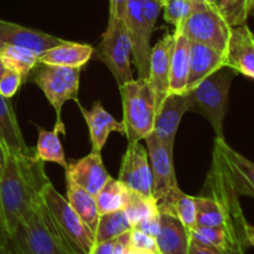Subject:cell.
<instances>
[{"instance_id": "cell-1", "label": "cell", "mask_w": 254, "mask_h": 254, "mask_svg": "<svg viewBox=\"0 0 254 254\" xmlns=\"http://www.w3.org/2000/svg\"><path fill=\"white\" fill-rule=\"evenodd\" d=\"M44 164L35 149L27 155L5 160L0 173V207L9 236L44 198L45 189L51 183Z\"/></svg>"}, {"instance_id": "cell-2", "label": "cell", "mask_w": 254, "mask_h": 254, "mask_svg": "<svg viewBox=\"0 0 254 254\" xmlns=\"http://www.w3.org/2000/svg\"><path fill=\"white\" fill-rule=\"evenodd\" d=\"M11 254H76L57 230L42 198L10 235Z\"/></svg>"}, {"instance_id": "cell-3", "label": "cell", "mask_w": 254, "mask_h": 254, "mask_svg": "<svg viewBox=\"0 0 254 254\" xmlns=\"http://www.w3.org/2000/svg\"><path fill=\"white\" fill-rule=\"evenodd\" d=\"M236 74L231 67L223 66L193 88L186 91L189 112L205 117L212 126L217 139H225L223 122L228 111L231 86Z\"/></svg>"}, {"instance_id": "cell-4", "label": "cell", "mask_w": 254, "mask_h": 254, "mask_svg": "<svg viewBox=\"0 0 254 254\" xmlns=\"http://www.w3.org/2000/svg\"><path fill=\"white\" fill-rule=\"evenodd\" d=\"M123 103V124L128 144L145 140L154 129L155 96L148 77H138L119 87Z\"/></svg>"}, {"instance_id": "cell-5", "label": "cell", "mask_w": 254, "mask_h": 254, "mask_svg": "<svg viewBox=\"0 0 254 254\" xmlns=\"http://www.w3.org/2000/svg\"><path fill=\"white\" fill-rule=\"evenodd\" d=\"M79 76L81 68L72 67L52 66V64H37L29 78L34 82L42 92L56 113V126L55 129L64 134V124L61 119L62 107L67 101L78 102Z\"/></svg>"}, {"instance_id": "cell-6", "label": "cell", "mask_w": 254, "mask_h": 254, "mask_svg": "<svg viewBox=\"0 0 254 254\" xmlns=\"http://www.w3.org/2000/svg\"><path fill=\"white\" fill-rule=\"evenodd\" d=\"M131 42L126 20H112L107 24L102 40L94 49L92 60L101 61L109 68L118 87L134 79L130 66Z\"/></svg>"}, {"instance_id": "cell-7", "label": "cell", "mask_w": 254, "mask_h": 254, "mask_svg": "<svg viewBox=\"0 0 254 254\" xmlns=\"http://www.w3.org/2000/svg\"><path fill=\"white\" fill-rule=\"evenodd\" d=\"M44 202L67 245L76 254H89L96 240L91 228L69 206L66 197L61 195L51 183L44 191Z\"/></svg>"}, {"instance_id": "cell-8", "label": "cell", "mask_w": 254, "mask_h": 254, "mask_svg": "<svg viewBox=\"0 0 254 254\" xmlns=\"http://www.w3.org/2000/svg\"><path fill=\"white\" fill-rule=\"evenodd\" d=\"M231 29L217 4L201 2L192 6L190 15L179 29L191 42L206 45L225 54Z\"/></svg>"}, {"instance_id": "cell-9", "label": "cell", "mask_w": 254, "mask_h": 254, "mask_svg": "<svg viewBox=\"0 0 254 254\" xmlns=\"http://www.w3.org/2000/svg\"><path fill=\"white\" fill-rule=\"evenodd\" d=\"M153 175V197L156 202L179 188L174 168V145L159 140L153 133L145 139Z\"/></svg>"}, {"instance_id": "cell-10", "label": "cell", "mask_w": 254, "mask_h": 254, "mask_svg": "<svg viewBox=\"0 0 254 254\" xmlns=\"http://www.w3.org/2000/svg\"><path fill=\"white\" fill-rule=\"evenodd\" d=\"M118 180L130 191L151 197L153 196V175L146 146L140 141L127 145L122 159Z\"/></svg>"}, {"instance_id": "cell-11", "label": "cell", "mask_w": 254, "mask_h": 254, "mask_svg": "<svg viewBox=\"0 0 254 254\" xmlns=\"http://www.w3.org/2000/svg\"><path fill=\"white\" fill-rule=\"evenodd\" d=\"M213 150L218 154L233 189L240 196L254 198V163L227 144L215 138Z\"/></svg>"}, {"instance_id": "cell-12", "label": "cell", "mask_w": 254, "mask_h": 254, "mask_svg": "<svg viewBox=\"0 0 254 254\" xmlns=\"http://www.w3.org/2000/svg\"><path fill=\"white\" fill-rule=\"evenodd\" d=\"M225 61L237 74L254 79V34L247 22L231 29Z\"/></svg>"}, {"instance_id": "cell-13", "label": "cell", "mask_w": 254, "mask_h": 254, "mask_svg": "<svg viewBox=\"0 0 254 254\" xmlns=\"http://www.w3.org/2000/svg\"><path fill=\"white\" fill-rule=\"evenodd\" d=\"M174 34H166L151 47L149 62V82L155 96L156 111L169 93L170 81V60L174 46Z\"/></svg>"}, {"instance_id": "cell-14", "label": "cell", "mask_w": 254, "mask_h": 254, "mask_svg": "<svg viewBox=\"0 0 254 254\" xmlns=\"http://www.w3.org/2000/svg\"><path fill=\"white\" fill-rule=\"evenodd\" d=\"M111 175L104 168L101 153L91 151L88 155L72 161L66 169V180L72 181L93 196L101 191Z\"/></svg>"}, {"instance_id": "cell-15", "label": "cell", "mask_w": 254, "mask_h": 254, "mask_svg": "<svg viewBox=\"0 0 254 254\" xmlns=\"http://www.w3.org/2000/svg\"><path fill=\"white\" fill-rule=\"evenodd\" d=\"M0 41L26 49L39 56L51 47L59 45L64 41V39L0 19Z\"/></svg>"}, {"instance_id": "cell-16", "label": "cell", "mask_w": 254, "mask_h": 254, "mask_svg": "<svg viewBox=\"0 0 254 254\" xmlns=\"http://www.w3.org/2000/svg\"><path fill=\"white\" fill-rule=\"evenodd\" d=\"M189 112L185 93H169L156 111L153 134L166 144H175L176 133L184 114Z\"/></svg>"}, {"instance_id": "cell-17", "label": "cell", "mask_w": 254, "mask_h": 254, "mask_svg": "<svg viewBox=\"0 0 254 254\" xmlns=\"http://www.w3.org/2000/svg\"><path fill=\"white\" fill-rule=\"evenodd\" d=\"M82 117L89 129V139L92 144V151L101 153L109 138V134L117 131L126 135V128L123 122H119L104 109L101 102L93 103L91 109H86L79 104Z\"/></svg>"}, {"instance_id": "cell-18", "label": "cell", "mask_w": 254, "mask_h": 254, "mask_svg": "<svg viewBox=\"0 0 254 254\" xmlns=\"http://www.w3.org/2000/svg\"><path fill=\"white\" fill-rule=\"evenodd\" d=\"M0 144L6 158L27 155L34 149L26 145L10 99L0 94Z\"/></svg>"}, {"instance_id": "cell-19", "label": "cell", "mask_w": 254, "mask_h": 254, "mask_svg": "<svg viewBox=\"0 0 254 254\" xmlns=\"http://www.w3.org/2000/svg\"><path fill=\"white\" fill-rule=\"evenodd\" d=\"M155 241L160 254H189L190 231L174 216L160 213V228Z\"/></svg>"}, {"instance_id": "cell-20", "label": "cell", "mask_w": 254, "mask_h": 254, "mask_svg": "<svg viewBox=\"0 0 254 254\" xmlns=\"http://www.w3.org/2000/svg\"><path fill=\"white\" fill-rule=\"evenodd\" d=\"M223 66H226L225 54L206 45L191 42L190 68L186 91L193 88L202 79L217 69L222 68Z\"/></svg>"}, {"instance_id": "cell-21", "label": "cell", "mask_w": 254, "mask_h": 254, "mask_svg": "<svg viewBox=\"0 0 254 254\" xmlns=\"http://www.w3.org/2000/svg\"><path fill=\"white\" fill-rule=\"evenodd\" d=\"M94 47L88 44H79L64 40L44 54L39 55V62L52 66L82 68L93 56Z\"/></svg>"}, {"instance_id": "cell-22", "label": "cell", "mask_w": 254, "mask_h": 254, "mask_svg": "<svg viewBox=\"0 0 254 254\" xmlns=\"http://www.w3.org/2000/svg\"><path fill=\"white\" fill-rule=\"evenodd\" d=\"M174 37L175 40L171 51L169 93H185L190 68L191 41L180 30H174Z\"/></svg>"}, {"instance_id": "cell-23", "label": "cell", "mask_w": 254, "mask_h": 254, "mask_svg": "<svg viewBox=\"0 0 254 254\" xmlns=\"http://www.w3.org/2000/svg\"><path fill=\"white\" fill-rule=\"evenodd\" d=\"M190 236L191 242L226 254H246L247 250L237 237L222 227H196Z\"/></svg>"}, {"instance_id": "cell-24", "label": "cell", "mask_w": 254, "mask_h": 254, "mask_svg": "<svg viewBox=\"0 0 254 254\" xmlns=\"http://www.w3.org/2000/svg\"><path fill=\"white\" fill-rule=\"evenodd\" d=\"M160 213H168L178 218L189 231L196 228V201L193 196L186 195L176 188L170 193L158 201Z\"/></svg>"}, {"instance_id": "cell-25", "label": "cell", "mask_w": 254, "mask_h": 254, "mask_svg": "<svg viewBox=\"0 0 254 254\" xmlns=\"http://www.w3.org/2000/svg\"><path fill=\"white\" fill-rule=\"evenodd\" d=\"M66 200L68 201L69 206L94 233L99 220L96 196L69 180H66Z\"/></svg>"}, {"instance_id": "cell-26", "label": "cell", "mask_w": 254, "mask_h": 254, "mask_svg": "<svg viewBox=\"0 0 254 254\" xmlns=\"http://www.w3.org/2000/svg\"><path fill=\"white\" fill-rule=\"evenodd\" d=\"M129 196H130V190L118 179L111 176V179L104 184L103 188L96 196L99 216L123 210L128 202Z\"/></svg>"}, {"instance_id": "cell-27", "label": "cell", "mask_w": 254, "mask_h": 254, "mask_svg": "<svg viewBox=\"0 0 254 254\" xmlns=\"http://www.w3.org/2000/svg\"><path fill=\"white\" fill-rule=\"evenodd\" d=\"M39 130V138L35 151L36 156L44 163H55L66 170L68 163L66 160L64 146L60 140V131L57 129L47 130V129L37 128Z\"/></svg>"}, {"instance_id": "cell-28", "label": "cell", "mask_w": 254, "mask_h": 254, "mask_svg": "<svg viewBox=\"0 0 254 254\" xmlns=\"http://www.w3.org/2000/svg\"><path fill=\"white\" fill-rule=\"evenodd\" d=\"M0 59L4 62L5 67L12 71H16L27 81L29 74L39 64V56L34 52L22 47L12 46L0 41Z\"/></svg>"}, {"instance_id": "cell-29", "label": "cell", "mask_w": 254, "mask_h": 254, "mask_svg": "<svg viewBox=\"0 0 254 254\" xmlns=\"http://www.w3.org/2000/svg\"><path fill=\"white\" fill-rule=\"evenodd\" d=\"M131 230L133 227L123 210L104 213L99 216L98 223L94 231V240H96V243L117 240L124 233L130 232Z\"/></svg>"}, {"instance_id": "cell-30", "label": "cell", "mask_w": 254, "mask_h": 254, "mask_svg": "<svg viewBox=\"0 0 254 254\" xmlns=\"http://www.w3.org/2000/svg\"><path fill=\"white\" fill-rule=\"evenodd\" d=\"M123 211L126 212L131 227H134V225H136L139 221L159 212L158 202L153 196L146 197L133 191H130V196Z\"/></svg>"}, {"instance_id": "cell-31", "label": "cell", "mask_w": 254, "mask_h": 254, "mask_svg": "<svg viewBox=\"0 0 254 254\" xmlns=\"http://www.w3.org/2000/svg\"><path fill=\"white\" fill-rule=\"evenodd\" d=\"M218 9L231 27L246 24L250 17L248 0H218Z\"/></svg>"}, {"instance_id": "cell-32", "label": "cell", "mask_w": 254, "mask_h": 254, "mask_svg": "<svg viewBox=\"0 0 254 254\" xmlns=\"http://www.w3.org/2000/svg\"><path fill=\"white\" fill-rule=\"evenodd\" d=\"M193 5L189 0H168L164 2V20L179 29L190 15Z\"/></svg>"}, {"instance_id": "cell-33", "label": "cell", "mask_w": 254, "mask_h": 254, "mask_svg": "<svg viewBox=\"0 0 254 254\" xmlns=\"http://www.w3.org/2000/svg\"><path fill=\"white\" fill-rule=\"evenodd\" d=\"M25 82L26 81L19 72L6 68L0 77V94L5 98L11 99Z\"/></svg>"}, {"instance_id": "cell-34", "label": "cell", "mask_w": 254, "mask_h": 254, "mask_svg": "<svg viewBox=\"0 0 254 254\" xmlns=\"http://www.w3.org/2000/svg\"><path fill=\"white\" fill-rule=\"evenodd\" d=\"M129 245L133 247L134 250L143 251V252H158V247H156L155 238L151 236L145 235V233L140 232V231L133 230L130 231V238H129Z\"/></svg>"}, {"instance_id": "cell-35", "label": "cell", "mask_w": 254, "mask_h": 254, "mask_svg": "<svg viewBox=\"0 0 254 254\" xmlns=\"http://www.w3.org/2000/svg\"><path fill=\"white\" fill-rule=\"evenodd\" d=\"M133 228L155 238L159 233V228H160V212L154 213V215L139 221L136 225H134Z\"/></svg>"}, {"instance_id": "cell-36", "label": "cell", "mask_w": 254, "mask_h": 254, "mask_svg": "<svg viewBox=\"0 0 254 254\" xmlns=\"http://www.w3.org/2000/svg\"><path fill=\"white\" fill-rule=\"evenodd\" d=\"M127 2L128 0H109L108 21L118 19L126 20Z\"/></svg>"}, {"instance_id": "cell-37", "label": "cell", "mask_w": 254, "mask_h": 254, "mask_svg": "<svg viewBox=\"0 0 254 254\" xmlns=\"http://www.w3.org/2000/svg\"><path fill=\"white\" fill-rule=\"evenodd\" d=\"M114 246H116V240L107 241V242L94 243L89 254H113Z\"/></svg>"}, {"instance_id": "cell-38", "label": "cell", "mask_w": 254, "mask_h": 254, "mask_svg": "<svg viewBox=\"0 0 254 254\" xmlns=\"http://www.w3.org/2000/svg\"><path fill=\"white\" fill-rule=\"evenodd\" d=\"M10 243V236L9 232L6 230V226H5L4 217H2L1 207H0V246H5V247H9Z\"/></svg>"}, {"instance_id": "cell-39", "label": "cell", "mask_w": 254, "mask_h": 254, "mask_svg": "<svg viewBox=\"0 0 254 254\" xmlns=\"http://www.w3.org/2000/svg\"><path fill=\"white\" fill-rule=\"evenodd\" d=\"M189 254H226V253L218 252V251L211 250V248L203 247V246L197 245V243L191 242L190 250H189Z\"/></svg>"}, {"instance_id": "cell-40", "label": "cell", "mask_w": 254, "mask_h": 254, "mask_svg": "<svg viewBox=\"0 0 254 254\" xmlns=\"http://www.w3.org/2000/svg\"><path fill=\"white\" fill-rule=\"evenodd\" d=\"M246 233H247V240L248 243H250V247H254V226L248 223Z\"/></svg>"}, {"instance_id": "cell-41", "label": "cell", "mask_w": 254, "mask_h": 254, "mask_svg": "<svg viewBox=\"0 0 254 254\" xmlns=\"http://www.w3.org/2000/svg\"><path fill=\"white\" fill-rule=\"evenodd\" d=\"M192 5L201 4V2H207V4H217V0H189Z\"/></svg>"}, {"instance_id": "cell-42", "label": "cell", "mask_w": 254, "mask_h": 254, "mask_svg": "<svg viewBox=\"0 0 254 254\" xmlns=\"http://www.w3.org/2000/svg\"><path fill=\"white\" fill-rule=\"evenodd\" d=\"M248 12L250 16L254 17V0H248Z\"/></svg>"}, {"instance_id": "cell-43", "label": "cell", "mask_w": 254, "mask_h": 254, "mask_svg": "<svg viewBox=\"0 0 254 254\" xmlns=\"http://www.w3.org/2000/svg\"><path fill=\"white\" fill-rule=\"evenodd\" d=\"M0 254H11L9 251V248L5 247V246H0Z\"/></svg>"}, {"instance_id": "cell-44", "label": "cell", "mask_w": 254, "mask_h": 254, "mask_svg": "<svg viewBox=\"0 0 254 254\" xmlns=\"http://www.w3.org/2000/svg\"><path fill=\"white\" fill-rule=\"evenodd\" d=\"M5 69H6V67H5V64H4V62H2V60L0 59V77L2 76V73H4V72H5Z\"/></svg>"}, {"instance_id": "cell-45", "label": "cell", "mask_w": 254, "mask_h": 254, "mask_svg": "<svg viewBox=\"0 0 254 254\" xmlns=\"http://www.w3.org/2000/svg\"><path fill=\"white\" fill-rule=\"evenodd\" d=\"M165 1H168V0H163V5H164V2H165Z\"/></svg>"}, {"instance_id": "cell-46", "label": "cell", "mask_w": 254, "mask_h": 254, "mask_svg": "<svg viewBox=\"0 0 254 254\" xmlns=\"http://www.w3.org/2000/svg\"><path fill=\"white\" fill-rule=\"evenodd\" d=\"M153 254H160L159 252H155V253H153Z\"/></svg>"}, {"instance_id": "cell-47", "label": "cell", "mask_w": 254, "mask_h": 254, "mask_svg": "<svg viewBox=\"0 0 254 254\" xmlns=\"http://www.w3.org/2000/svg\"><path fill=\"white\" fill-rule=\"evenodd\" d=\"M161 4H163V0H161Z\"/></svg>"}, {"instance_id": "cell-48", "label": "cell", "mask_w": 254, "mask_h": 254, "mask_svg": "<svg viewBox=\"0 0 254 254\" xmlns=\"http://www.w3.org/2000/svg\"><path fill=\"white\" fill-rule=\"evenodd\" d=\"M217 5H218V0H217Z\"/></svg>"}]
</instances>
